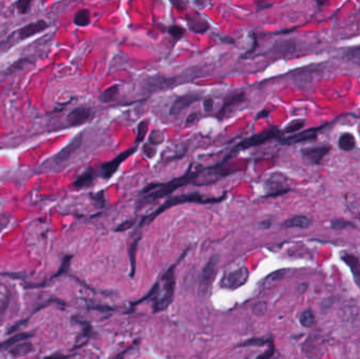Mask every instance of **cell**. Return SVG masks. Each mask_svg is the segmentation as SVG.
<instances>
[{
    "label": "cell",
    "mask_w": 360,
    "mask_h": 359,
    "mask_svg": "<svg viewBox=\"0 0 360 359\" xmlns=\"http://www.w3.org/2000/svg\"><path fill=\"white\" fill-rule=\"evenodd\" d=\"M198 172H191L190 170L184 174L183 176L178 177L176 179H173L166 183H151L147 186L143 191L141 192L142 198L140 199V202L143 204L152 202L154 200L160 199L164 196H168V195L172 194L174 191L178 190L181 187H184L186 184L192 182L195 178H197Z\"/></svg>",
    "instance_id": "1"
},
{
    "label": "cell",
    "mask_w": 360,
    "mask_h": 359,
    "mask_svg": "<svg viewBox=\"0 0 360 359\" xmlns=\"http://www.w3.org/2000/svg\"><path fill=\"white\" fill-rule=\"evenodd\" d=\"M225 195L218 198H204L202 197V195L199 193H191V194H184V195H180V196H176V197H172L171 199L167 200L164 202L160 208H158L155 212H153L152 214L148 215V216L143 217V219L141 220L139 228H141L143 224L146 223H150L151 221H153L155 219V217H157L159 214H161L162 212H164L166 210L177 206V204H181V203H187V202H197V203H218L220 202L222 199H224Z\"/></svg>",
    "instance_id": "2"
},
{
    "label": "cell",
    "mask_w": 360,
    "mask_h": 359,
    "mask_svg": "<svg viewBox=\"0 0 360 359\" xmlns=\"http://www.w3.org/2000/svg\"><path fill=\"white\" fill-rule=\"evenodd\" d=\"M175 268H176V265L174 264L162 275V292H158L155 298H154L155 301H154L153 304V311L155 313L167 310L168 306L173 302L175 285H176V281H175Z\"/></svg>",
    "instance_id": "3"
},
{
    "label": "cell",
    "mask_w": 360,
    "mask_h": 359,
    "mask_svg": "<svg viewBox=\"0 0 360 359\" xmlns=\"http://www.w3.org/2000/svg\"><path fill=\"white\" fill-rule=\"evenodd\" d=\"M81 143H82V134H78L76 137H74L70 141L67 147H65L60 152H58L55 156L49 159L48 161L49 167L52 169H58L64 167L67 161L70 160L72 155H73V154L80 148Z\"/></svg>",
    "instance_id": "4"
},
{
    "label": "cell",
    "mask_w": 360,
    "mask_h": 359,
    "mask_svg": "<svg viewBox=\"0 0 360 359\" xmlns=\"http://www.w3.org/2000/svg\"><path fill=\"white\" fill-rule=\"evenodd\" d=\"M218 266V256L214 255L212 258L204 265L199 279V294L201 296H207L212 288L215 274L217 272Z\"/></svg>",
    "instance_id": "5"
},
{
    "label": "cell",
    "mask_w": 360,
    "mask_h": 359,
    "mask_svg": "<svg viewBox=\"0 0 360 359\" xmlns=\"http://www.w3.org/2000/svg\"><path fill=\"white\" fill-rule=\"evenodd\" d=\"M249 276L250 273L248 268H246V266H241V268H238L225 274L220 281V286L222 289L234 291L244 285L249 279Z\"/></svg>",
    "instance_id": "6"
},
{
    "label": "cell",
    "mask_w": 360,
    "mask_h": 359,
    "mask_svg": "<svg viewBox=\"0 0 360 359\" xmlns=\"http://www.w3.org/2000/svg\"><path fill=\"white\" fill-rule=\"evenodd\" d=\"M279 136H280V131L278 129L273 128L269 131L260 133V134H256V135L249 137L248 139H244L243 141L239 142L238 145L232 150V152L235 154V153L246 150V149L260 146V145H262V143L269 141V140H272L274 138H278Z\"/></svg>",
    "instance_id": "7"
},
{
    "label": "cell",
    "mask_w": 360,
    "mask_h": 359,
    "mask_svg": "<svg viewBox=\"0 0 360 359\" xmlns=\"http://www.w3.org/2000/svg\"><path fill=\"white\" fill-rule=\"evenodd\" d=\"M176 78L167 77V76H149L145 79L142 83V90L147 92V93H154V92H158L162 90L171 89L176 85Z\"/></svg>",
    "instance_id": "8"
},
{
    "label": "cell",
    "mask_w": 360,
    "mask_h": 359,
    "mask_svg": "<svg viewBox=\"0 0 360 359\" xmlns=\"http://www.w3.org/2000/svg\"><path fill=\"white\" fill-rule=\"evenodd\" d=\"M136 151H137V147H133V148L127 150L126 152L119 154V155L117 157H115L113 160L105 162L104 165H102L100 167V169H99L100 177L106 179V180H109L117 172V170H118V168H119V166L121 165V163L125 161L129 156H131L132 154L135 153Z\"/></svg>",
    "instance_id": "9"
},
{
    "label": "cell",
    "mask_w": 360,
    "mask_h": 359,
    "mask_svg": "<svg viewBox=\"0 0 360 359\" xmlns=\"http://www.w3.org/2000/svg\"><path fill=\"white\" fill-rule=\"evenodd\" d=\"M92 115H93V111H92L91 108H75L67 115V124L69 127H79L88 122L91 119Z\"/></svg>",
    "instance_id": "10"
},
{
    "label": "cell",
    "mask_w": 360,
    "mask_h": 359,
    "mask_svg": "<svg viewBox=\"0 0 360 359\" xmlns=\"http://www.w3.org/2000/svg\"><path fill=\"white\" fill-rule=\"evenodd\" d=\"M200 97H201V95L199 93H196V92H192V93H187V94H184V95L176 98L173 102V105L171 106L170 115L177 116L183 110H186L187 108H189L193 104H195L197 100H199Z\"/></svg>",
    "instance_id": "11"
},
{
    "label": "cell",
    "mask_w": 360,
    "mask_h": 359,
    "mask_svg": "<svg viewBox=\"0 0 360 359\" xmlns=\"http://www.w3.org/2000/svg\"><path fill=\"white\" fill-rule=\"evenodd\" d=\"M330 151H331L330 146L322 145V146H317V147L305 148V149L301 150V154L305 160L313 163V165H318V163H320L322 158Z\"/></svg>",
    "instance_id": "12"
},
{
    "label": "cell",
    "mask_w": 360,
    "mask_h": 359,
    "mask_svg": "<svg viewBox=\"0 0 360 359\" xmlns=\"http://www.w3.org/2000/svg\"><path fill=\"white\" fill-rule=\"evenodd\" d=\"M49 28V25L45 22V20H38L35 23H31L22 29L17 31V36L20 40H26L30 37H32L38 33L44 32L45 30Z\"/></svg>",
    "instance_id": "13"
},
{
    "label": "cell",
    "mask_w": 360,
    "mask_h": 359,
    "mask_svg": "<svg viewBox=\"0 0 360 359\" xmlns=\"http://www.w3.org/2000/svg\"><path fill=\"white\" fill-rule=\"evenodd\" d=\"M246 100V96L243 93V92H240V93H235L232 95H229L227 98L224 99L223 106L221 107L220 111L218 112V118L221 120L224 118V116L227 115V113L229 111H231L233 108L238 107L240 105H242L243 102Z\"/></svg>",
    "instance_id": "14"
},
{
    "label": "cell",
    "mask_w": 360,
    "mask_h": 359,
    "mask_svg": "<svg viewBox=\"0 0 360 359\" xmlns=\"http://www.w3.org/2000/svg\"><path fill=\"white\" fill-rule=\"evenodd\" d=\"M96 178V172L94 169H89L86 172H84L77 177V179L74 181L73 187L75 189L81 190V189H86L88 187H91L92 184L94 183Z\"/></svg>",
    "instance_id": "15"
},
{
    "label": "cell",
    "mask_w": 360,
    "mask_h": 359,
    "mask_svg": "<svg viewBox=\"0 0 360 359\" xmlns=\"http://www.w3.org/2000/svg\"><path fill=\"white\" fill-rule=\"evenodd\" d=\"M341 259L343 262H345L347 264V266L351 269L352 273H353V277L354 280L356 282V284L360 288V261L359 259L354 255L344 253L341 256Z\"/></svg>",
    "instance_id": "16"
},
{
    "label": "cell",
    "mask_w": 360,
    "mask_h": 359,
    "mask_svg": "<svg viewBox=\"0 0 360 359\" xmlns=\"http://www.w3.org/2000/svg\"><path fill=\"white\" fill-rule=\"evenodd\" d=\"M318 129H311L304 131L302 133H299V134L296 135H291L286 138L281 139V142L283 143H287V145H292V143H299V142H303V141H308V140H315L317 138V131Z\"/></svg>",
    "instance_id": "17"
},
{
    "label": "cell",
    "mask_w": 360,
    "mask_h": 359,
    "mask_svg": "<svg viewBox=\"0 0 360 359\" xmlns=\"http://www.w3.org/2000/svg\"><path fill=\"white\" fill-rule=\"evenodd\" d=\"M33 348H34L33 343L26 340V341L19 342V343L13 345L9 350V353L11 354L13 357L18 358V357H23V356H26V355L30 354L31 352L33 351Z\"/></svg>",
    "instance_id": "18"
},
{
    "label": "cell",
    "mask_w": 360,
    "mask_h": 359,
    "mask_svg": "<svg viewBox=\"0 0 360 359\" xmlns=\"http://www.w3.org/2000/svg\"><path fill=\"white\" fill-rule=\"evenodd\" d=\"M311 219L304 215H297L286 221L283 222V227L285 228H299V229H306L310 227Z\"/></svg>",
    "instance_id": "19"
},
{
    "label": "cell",
    "mask_w": 360,
    "mask_h": 359,
    "mask_svg": "<svg viewBox=\"0 0 360 359\" xmlns=\"http://www.w3.org/2000/svg\"><path fill=\"white\" fill-rule=\"evenodd\" d=\"M34 333L32 332H28V333H18L16 335H14L13 337L9 338L8 340L4 341L3 343H0V351H5V350H8V348L12 347L13 345L19 343V342H23V341H26L28 340L29 338L33 337Z\"/></svg>",
    "instance_id": "20"
},
{
    "label": "cell",
    "mask_w": 360,
    "mask_h": 359,
    "mask_svg": "<svg viewBox=\"0 0 360 359\" xmlns=\"http://www.w3.org/2000/svg\"><path fill=\"white\" fill-rule=\"evenodd\" d=\"M338 146L342 151H345V152L352 151L356 146L355 137L351 134V133H344V134H342L340 137H339Z\"/></svg>",
    "instance_id": "21"
},
{
    "label": "cell",
    "mask_w": 360,
    "mask_h": 359,
    "mask_svg": "<svg viewBox=\"0 0 360 359\" xmlns=\"http://www.w3.org/2000/svg\"><path fill=\"white\" fill-rule=\"evenodd\" d=\"M119 93V87L118 86H113L104 92H101L98 99L102 104H110V102L114 101Z\"/></svg>",
    "instance_id": "22"
},
{
    "label": "cell",
    "mask_w": 360,
    "mask_h": 359,
    "mask_svg": "<svg viewBox=\"0 0 360 359\" xmlns=\"http://www.w3.org/2000/svg\"><path fill=\"white\" fill-rule=\"evenodd\" d=\"M342 58L347 61V63H351L360 67V46L349 48L344 51Z\"/></svg>",
    "instance_id": "23"
},
{
    "label": "cell",
    "mask_w": 360,
    "mask_h": 359,
    "mask_svg": "<svg viewBox=\"0 0 360 359\" xmlns=\"http://www.w3.org/2000/svg\"><path fill=\"white\" fill-rule=\"evenodd\" d=\"M189 25L192 31L197 33H203L205 31L209 30L210 26L208 24L207 20L202 19L201 17H193L189 20Z\"/></svg>",
    "instance_id": "24"
},
{
    "label": "cell",
    "mask_w": 360,
    "mask_h": 359,
    "mask_svg": "<svg viewBox=\"0 0 360 359\" xmlns=\"http://www.w3.org/2000/svg\"><path fill=\"white\" fill-rule=\"evenodd\" d=\"M140 239V236L137 237L135 240L132 241L130 247H129V256H130V263H131V273L130 276L134 277L135 275V270H136V254H137V247H138V242Z\"/></svg>",
    "instance_id": "25"
},
{
    "label": "cell",
    "mask_w": 360,
    "mask_h": 359,
    "mask_svg": "<svg viewBox=\"0 0 360 359\" xmlns=\"http://www.w3.org/2000/svg\"><path fill=\"white\" fill-rule=\"evenodd\" d=\"M91 23V13L89 10L82 9L78 11L74 17V24L78 27H86Z\"/></svg>",
    "instance_id": "26"
},
{
    "label": "cell",
    "mask_w": 360,
    "mask_h": 359,
    "mask_svg": "<svg viewBox=\"0 0 360 359\" xmlns=\"http://www.w3.org/2000/svg\"><path fill=\"white\" fill-rule=\"evenodd\" d=\"M299 322L304 327H311L315 323V316L312 310H305L299 317Z\"/></svg>",
    "instance_id": "27"
},
{
    "label": "cell",
    "mask_w": 360,
    "mask_h": 359,
    "mask_svg": "<svg viewBox=\"0 0 360 359\" xmlns=\"http://www.w3.org/2000/svg\"><path fill=\"white\" fill-rule=\"evenodd\" d=\"M273 342L272 338H266V337H262V338H252V339L245 340L244 342L240 343L239 346H252V345H256V346H261V345H269L270 343Z\"/></svg>",
    "instance_id": "28"
},
{
    "label": "cell",
    "mask_w": 360,
    "mask_h": 359,
    "mask_svg": "<svg viewBox=\"0 0 360 359\" xmlns=\"http://www.w3.org/2000/svg\"><path fill=\"white\" fill-rule=\"evenodd\" d=\"M303 126H304V120H302V119L294 120V121L290 122V124L285 127L284 133H286V134H294L295 132L302 129Z\"/></svg>",
    "instance_id": "29"
},
{
    "label": "cell",
    "mask_w": 360,
    "mask_h": 359,
    "mask_svg": "<svg viewBox=\"0 0 360 359\" xmlns=\"http://www.w3.org/2000/svg\"><path fill=\"white\" fill-rule=\"evenodd\" d=\"M331 227L335 230H343L347 228H354V224L343 219H335L331 222Z\"/></svg>",
    "instance_id": "30"
},
{
    "label": "cell",
    "mask_w": 360,
    "mask_h": 359,
    "mask_svg": "<svg viewBox=\"0 0 360 359\" xmlns=\"http://www.w3.org/2000/svg\"><path fill=\"white\" fill-rule=\"evenodd\" d=\"M31 6H32V2H28V0H22V2H17L15 7L18 13L20 14H27L30 10Z\"/></svg>",
    "instance_id": "31"
},
{
    "label": "cell",
    "mask_w": 360,
    "mask_h": 359,
    "mask_svg": "<svg viewBox=\"0 0 360 359\" xmlns=\"http://www.w3.org/2000/svg\"><path fill=\"white\" fill-rule=\"evenodd\" d=\"M253 313L256 315V316H262L266 313V310H267V303L265 301H259V302H256L254 305H253Z\"/></svg>",
    "instance_id": "32"
},
{
    "label": "cell",
    "mask_w": 360,
    "mask_h": 359,
    "mask_svg": "<svg viewBox=\"0 0 360 359\" xmlns=\"http://www.w3.org/2000/svg\"><path fill=\"white\" fill-rule=\"evenodd\" d=\"M90 197H91V199H92V200H93V201L97 204L98 207H100V208H104V207L106 206V201H105V194H104V192H99V193H96V194L92 193V194L90 195Z\"/></svg>",
    "instance_id": "33"
},
{
    "label": "cell",
    "mask_w": 360,
    "mask_h": 359,
    "mask_svg": "<svg viewBox=\"0 0 360 359\" xmlns=\"http://www.w3.org/2000/svg\"><path fill=\"white\" fill-rule=\"evenodd\" d=\"M169 33L174 39H180L184 34V29L179 26H172L169 28Z\"/></svg>",
    "instance_id": "34"
},
{
    "label": "cell",
    "mask_w": 360,
    "mask_h": 359,
    "mask_svg": "<svg viewBox=\"0 0 360 359\" xmlns=\"http://www.w3.org/2000/svg\"><path fill=\"white\" fill-rule=\"evenodd\" d=\"M147 131H148V122L146 120L141 121L139 124V126H138V137H137L138 142L142 141L143 138L146 137Z\"/></svg>",
    "instance_id": "35"
},
{
    "label": "cell",
    "mask_w": 360,
    "mask_h": 359,
    "mask_svg": "<svg viewBox=\"0 0 360 359\" xmlns=\"http://www.w3.org/2000/svg\"><path fill=\"white\" fill-rule=\"evenodd\" d=\"M71 259H72V256H71V255L66 256V258H65V260H64L63 264H61L59 271H58V272H57V273L53 276V278H55V277H58V276H60V275H63L64 273H66V272L68 271V269H69V264H70Z\"/></svg>",
    "instance_id": "36"
},
{
    "label": "cell",
    "mask_w": 360,
    "mask_h": 359,
    "mask_svg": "<svg viewBox=\"0 0 360 359\" xmlns=\"http://www.w3.org/2000/svg\"><path fill=\"white\" fill-rule=\"evenodd\" d=\"M275 353V347H274V343H270L269 344V347H267V350L265 352H263L262 354L258 355L256 357V359H271L273 357Z\"/></svg>",
    "instance_id": "37"
},
{
    "label": "cell",
    "mask_w": 360,
    "mask_h": 359,
    "mask_svg": "<svg viewBox=\"0 0 360 359\" xmlns=\"http://www.w3.org/2000/svg\"><path fill=\"white\" fill-rule=\"evenodd\" d=\"M136 220H127L123 221L121 224H119L118 227L115 229V232H125L129 229H131L134 224H135Z\"/></svg>",
    "instance_id": "38"
},
{
    "label": "cell",
    "mask_w": 360,
    "mask_h": 359,
    "mask_svg": "<svg viewBox=\"0 0 360 359\" xmlns=\"http://www.w3.org/2000/svg\"><path fill=\"white\" fill-rule=\"evenodd\" d=\"M203 106H204L205 112H212L213 107H214V101H213V99H212V98H207V99H205Z\"/></svg>",
    "instance_id": "39"
},
{
    "label": "cell",
    "mask_w": 360,
    "mask_h": 359,
    "mask_svg": "<svg viewBox=\"0 0 360 359\" xmlns=\"http://www.w3.org/2000/svg\"><path fill=\"white\" fill-rule=\"evenodd\" d=\"M70 356H67V355H64L61 353H55V354H52L50 356H46L44 359H69Z\"/></svg>",
    "instance_id": "40"
},
{
    "label": "cell",
    "mask_w": 360,
    "mask_h": 359,
    "mask_svg": "<svg viewBox=\"0 0 360 359\" xmlns=\"http://www.w3.org/2000/svg\"><path fill=\"white\" fill-rule=\"evenodd\" d=\"M197 119V114H196V113H192V114L188 117V119H187V124H193V122L195 121V120H196Z\"/></svg>",
    "instance_id": "41"
},
{
    "label": "cell",
    "mask_w": 360,
    "mask_h": 359,
    "mask_svg": "<svg viewBox=\"0 0 360 359\" xmlns=\"http://www.w3.org/2000/svg\"><path fill=\"white\" fill-rule=\"evenodd\" d=\"M269 114H270V111L263 110V111H261V112L259 113L258 115H257V118H264V117H267V116H269Z\"/></svg>",
    "instance_id": "42"
}]
</instances>
